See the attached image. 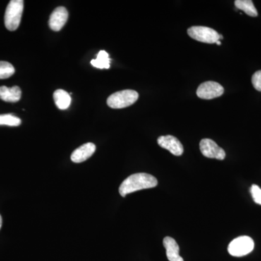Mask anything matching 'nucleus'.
Instances as JSON below:
<instances>
[{
	"label": "nucleus",
	"instance_id": "nucleus-1",
	"mask_svg": "<svg viewBox=\"0 0 261 261\" xmlns=\"http://www.w3.org/2000/svg\"><path fill=\"white\" fill-rule=\"evenodd\" d=\"M157 185L158 180L152 175L145 173H135L122 182L119 187V193L124 197L132 192L153 188Z\"/></svg>",
	"mask_w": 261,
	"mask_h": 261
},
{
	"label": "nucleus",
	"instance_id": "nucleus-2",
	"mask_svg": "<svg viewBox=\"0 0 261 261\" xmlns=\"http://www.w3.org/2000/svg\"><path fill=\"white\" fill-rule=\"evenodd\" d=\"M23 0H12L7 7L5 15V24L6 28L11 32L16 30L21 20L23 11Z\"/></svg>",
	"mask_w": 261,
	"mask_h": 261
},
{
	"label": "nucleus",
	"instance_id": "nucleus-3",
	"mask_svg": "<svg viewBox=\"0 0 261 261\" xmlns=\"http://www.w3.org/2000/svg\"><path fill=\"white\" fill-rule=\"evenodd\" d=\"M138 92L132 89L119 91L108 98V106L113 109H121L132 106L138 99Z\"/></svg>",
	"mask_w": 261,
	"mask_h": 261
},
{
	"label": "nucleus",
	"instance_id": "nucleus-4",
	"mask_svg": "<svg viewBox=\"0 0 261 261\" xmlns=\"http://www.w3.org/2000/svg\"><path fill=\"white\" fill-rule=\"evenodd\" d=\"M188 35L198 42L214 44L223 39V36L214 29L205 27H192L187 30Z\"/></svg>",
	"mask_w": 261,
	"mask_h": 261
},
{
	"label": "nucleus",
	"instance_id": "nucleus-5",
	"mask_svg": "<svg viewBox=\"0 0 261 261\" xmlns=\"http://www.w3.org/2000/svg\"><path fill=\"white\" fill-rule=\"evenodd\" d=\"M254 246L255 245L252 238L242 236L235 239L229 244L228 251L232 256L243 257L250 253L253 250Z\"/></svg>",
	"mask_w": 261,
	"mask_h": 261
},
{
	"label": "nucleus",
	"instance_id": "nucleus-6",
	"mask_svg": "<svg viewBox=\"0 0 261 261\" xmlns=\"http://www.w3.org/2000/svg\"><path fill=\"white\" fill-rule=\"evenodd\" d=\"M224 92V87L221 84L215 82H206L199 86L197 95L201 99H211L221 97Z\"/></svg>",
	"mask_w": 261,
	"mask_h": 261
},
{
	"label": "nucleus",
	"instance_id": "nucleus-7",
	"mask_svg": "<svg viewBox=\"0 0 261 261\" xmlns=\"http://www.w3.org/2000/svg\"><path fill=\"white\" fill-rule=\"evenodd\" d=\"M201 152L206 158L222 161L226 157V152L220 147L214 140L210 139H203L200 143Z\"/></svg>",
	"mask_w": 261,
	"mask_h": 261
},
{
	"label": "nucleus",
	"instance_id": "nucleus-8",
	"mask_svg": "<svg viewBox=\"0 0 261 261\" xmlns=\"http://www.w3.org/2000/svg\"><path fill=\"white\" fill-rule=\"evenodd\" d=\"M158 144L167 149L175 156H181L184 152L183 145L176 137L171 135L161 136L158 139Z\"/></svg>",
	"mask_w": 261,
	"mask_h": 261
},
{
	"label": "nucleus",
	"instance_id": "nucleus-9",
	"mask_svg": "<svg viewBox=\"0 0 261 261\" xmlns=\"http://www.w3.org/2000/svg\"><path fill=\"white\" fill-rule=\"evenodd\" d=\"M68 18V12L64 7H58L51 13L49 17V25L51 30L59 32Z\"/></svg>",
	"mask_w": 261,
	"mask_h": 261
},
{
	"label": "nucleus",
	"instance_id": "nucleus-10",
	"mask_svg": "<svg viewBox=\"0 0 261 261\" xmlns=\"http://www.w3.org/2000/svg\"><path fill=\"white\" fill-rule=\"evenodd\" d=\"M95 150L96 146L93 143L89 142V143L84 144L79 148L75 149L72 153L70 159L73 162L75 163H82L92 156Z\"/></svg>",
	"mask_w": 261,
	"mask_h": 261
},
{
	"label": "nucleus",
	"instance_id": "nucleus-11",
	"mask_svg": "<svg viewBox=\"0 0 261 261\" xmlns=\"http://www.w3.org/2000/svg\"><path fill=\"white\" fill-rule=\"evenodd\" d=\"M163 245L166 250V256L169 261H184L179 255V247L176 240L170 237H166L163 240Z\"/></svg>",
	"mask_w": 261,
	"mask_h": 261
},
{
	"label": "nucleus",
	"instance_id": "nucleus-12",
	"mask_svg": "<svg viewBox=\"0 0 261 261\" xmlns=\"http://www.w3.org/2000/svg\"><path fill=\"white\" fill-rule=\"evenodd\" d=\"M21 89L17 86L10 88L5 86L0 87V99L5 102H18L21 98Z\"/></svg>",
	"mask_w": 261,
	"mask_h": 261
},
{
	"label": "nucleus",
	"instance_id": "nucleus-13",
	"mask_svg": "<svg viewBox=\"0 0 261 261\" xmlns=\"http://www.w3.org/2000/svg\"><path fill=\"white\" fill-rule=\"evenodd\" d=\"M55 102L57 107L61 110H66L69 108L71 98L68 92H65L63 89H58L53 94Z\"/></svg>",
	"mask_w": 261,
	"mask_h": 261
},
{
	"label": "nucleus",
	"instance_id": "nucleus-14",
	"mask_svg": "<svg viewBox=\"0 0 261 261\" xmlns=\"http://www.w3.org/2000/svg\"><path fill=\"white\" fill-rule=\"evenodd\" d=\"M91 64L99 69H108L111 66V59L107 51L101 50L98 53L97 59L92 60Z\"/></svg>",
	"mask_w": 261,
	"mask_h": 261
},
{
	"label": "nucleus",
	"instance_id": "nucleus-15",
	"mask_svg": "<svg viewBox=\"0 0 261 261\" xmlns=\"http://www.w3.org/2000/svg\"><path fill=\"white\" fill-rule=\"evenodd\" d=\"M235 6L238 9L243 10L249 16L257 17V11L251 0H237Z\"/></svg>",
	"mask_w": 261,
	"mask_h": 261
},
{
	"label": "nucleus",
	"instance_id": "nucleus-16",
	"mask_svg": "<svg viewBox=\"0 0 261 261\" xmlns=\"http://www.w3.org/2000/svg\"><path fill=\"white\" fill-rule=\"evenodd\" d=\"M21 120L13 114L0 115V126H18Z\"/></svg>",
	"mask_w": 261,
	"mask_h": 261
},
{
	"label": "nucleus",
	"instance_id": "nucleus-17",
	"mask_svg": "<svg viewBox=\"0 0 261 261\" xmlns=\"http://www.w3.org/2000/svg\"><path fill=\"white\" fill-rule=\"evenodd\" d=\"M15 73L13 65L6 61H0V80L10 78Z\"/></svg>",
	"mask_w": 261,
	"mask_h": 261
},
{
	"label": "nucleus",
	"instance_id": "nucleus-18",
	"mask_svg": "<svg viewBox=\"0 0 261 261\" xmlns=\"http://www.w3.org/2000/svg\"><path fill=\"white\" fill-rule=\"evenodd\" d=\"M250 192H251L252 198L255 203L261 205V189L260 187L255 185H252L250 189Z\"/></svg>",
	"mask_w": 261,
	"mask_h": 261
},
{
	"label": "nucleus",
	"instance_id": "nucleus-19",
	"mask_svg": "<svg viewBox=\"0 0 261 261\" xmlns=\"http://www.w3.org/2000/svg\"><path fill=\"white\" fill-rule=\"evenodd\" d=\"M252 83L254 88L261 92V70L255 72L252 75Z\"/></svg>",
	"mask_w": 261,
	"mask_h": 261
},
{
	"label": "nucleus",
	"instance_id": "nucleus-20",
	"mask_svg": "<svg viewBox=\"0 0 261 261\" xmlns=\"http://www.w3.org/2000/svg\"><path fill=\"white\" fill-rule=\"evenodd\" d=\"M2 224H3V219H2L1 215H0V228L2 227Z\"/></svg>",
	"mask_w": 261,
	"mask_h": 261
},
{
	"label": "nucleus",
	"instance_id": "nucleus-21",
	"mask_svg": "<svg viewBox=\"0 0 261 261\" xmlns=\"http://www.w3.org/2000/svg\"><path fill=\"white\" fill-rule=\"evenodd\" d=\"M216 44H218V45H221V42H220V41H218V42H216Z\"/></svg>",
	"mask_w": 261,
	"mask_h": 261
}]
</instances>
